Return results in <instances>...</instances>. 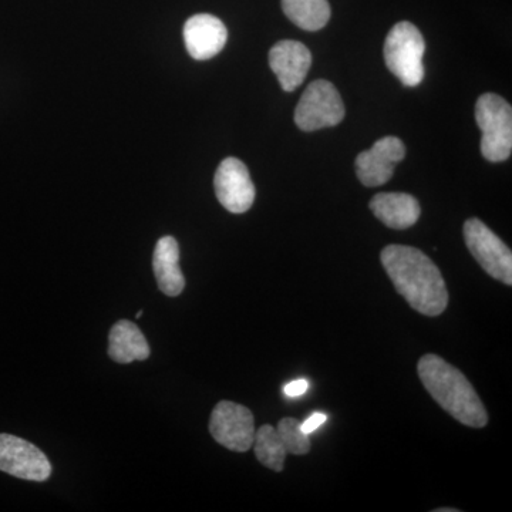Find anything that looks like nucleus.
Here are the masks:
<instances>
[{
  "mask_svg": "<svg viewBox=\"0 0 512 512\" xmlns=\"http://www.w3.org/2000/svg\"><path fill=\"white\" fill-rule=\"evenodd\" d=\"M380 261L396 291L414 311L426 316H440L448 305L446 282L440 269L420 249L389 245Z\"/></svg>",
  "mask_w": 512,
  "mask_h": 512,
  "instance_id": "1",
  "label": "nucleus"
},
{
  "mask_svg": "<svg viewBox=\"0 0 512 512\" xmlns=\"http://www.w3.org/2000/svg\"><path fill=\"white\" fill-rule=\"evenodd\" d=\"M417 373L427 392L450 416L473 429L487 426V410L460 370L440 356L426 355L419 360Z\"/></svg>",
  "mask_w": 512,
  "mask_h": 512,
  "instance_id": "2",
  "label": "nucleus"
},
{
  "mask_svg": "<svg viewBox=\"0 0 512 512\" xmlns=\"http://www.w3.org/2000/svg\"><path fill=\"white\" fill-rule=\"evenodd\" d=\"M424 52V37L410 22H400L393 26L384 42L387 67L407 87H416L423 82Z\"/></svg>",
  "mask_w": 512,
  "mask_h": 512,
  "instance_id": "3",
  "label": "nucleus"
},
{
  "mask_svg": "<svg viewBox=\"0 0 512 512\" xmlns=\"http://www.w3.org/2000/svg\"><path fill=\"white\" fill-rule=\"evenodd\" d=\"M476 121L480 127L481 154L490 163L508 160L512 151V109L494 93H485L476 104Z\"/></svg>",
  "mask_w": 512,
  "mask_h": 512,
  "instance_id": "4",
  "label": "nucleus"
},
{
  "mask_svg": "<svg viewBox=\"0 0 512 512\" xmlns=\"http://www.w3.org/2000/svg\"><path fill=\"white\" fill-rule=\"evenodd\" d=\"M345 104L336 87L316 80L306 87L295 110L296 126L303 131L338 126L345 119Z\"/></svg>",
  "mask_w": 512,
  "mask_h": 512,
  "instance_id": "5",
  "label": "nucleus"
},
{
  "mask_svg": "<svg viewBox=\"0 0 512 512\" xmlns=\"http://www.w3.org/2000/svg\"><path fill=\"white\" fill-rule=\"evenodd\" d=\"M464 239L468 251L491 278L512 285L511 249L483 221L470 218L464 224Z\"/></svg>",
  "mask_w": 512,
  "mask_h": 512,
  "instance_id": "6",
  "label": "nucleus"
},
{
  "mask_svg": "<svg viewBox=\"0 0 512 512\" xmlns=\"http://www.w3.org/2000/svg\"><path fill=\"white\" fill-rule=\"evenodd\" d=\"M210 433L228 450L247 453L254 446V414L248 407L224 400L215 406L211 414Z\"/></svg>",
  "mask_w": 512,
  "mask_h": 512,
  "instance_id": "7",
  "label": "nucleus"
},
{
  "mask_svg": "<svg viewBox=\"0 0 512 512\" xmlns=\"http://www.w3.org/2000/svg\"><path fill=\"white\" fill-rule=\"evenodd\" d=\"M0 471L42 483L52 476V464L46 454L29 441L12 434H0Z\"/></svg>",
  "mask_w": 512,
  "mask_h": 512,
  "instance_id": "8",
  "label": "nucleus"
},
{
  "mask_svg": "<svg viewBox=\"0 0 512 512\" xmlns=\"http://www.w3.org/2000/svg\"><path fill=\"white\" fill-rule=\"evenodd\" d=\"M214 187L218 201L232 214H244L254 205L255 185L247 165L238 158L222 161L215 173Z\"/></svg>",
  "mask_w": 512,
  "mask_h": 512,
  "instance_id": "9",
  "label": "nucleus"
},
{
  "mask_svg": "<svg viewBox=\"0 0 512 512\" xmlns=\"http://www.w3.org/2000/svg\"><path fill=\"white\" fill-rule=\"evenodd\" d=\"M406 157V147L397 137H383L356 158V173L365 187H379L393 177L394 168Z\"/></svg>",
  "mask_w": 512,
  "mask_h": 512,
  "instance_id": "10",
  "label": "nucleus"
},
{
  "mask_svg": "<svg viewBox=\"0 0 512 512\" xmlns=\"http://www.w3.org/2000/svg\"><path fill=\"white\" fill-rule=\"evenodd\" d=\"M269 66L285 92H295L308 76L312 55L308 47L296 40H281L269 52Z\"/></svg>",
  "mask_w": 512,
  "mask_h": 512,
  "instance_id": "11",
  "label": "nucleus"
},
{
  "mask_svg": "<svg viewBox=\"0 0 512 512\" xmlns=\"http://www.w3.org/2000/svg\"><path fill=\"white\" fill-rule=\"evenodd\" d=\"M228 30L222 20L208 13L188 19L184 25V42L188 53L195 60H210L224 49Z\"/></svg>",
  "mask_w": 512,
  "mask_h": 512,
  "instance_id": "12",
  "label": "nucleus"
},
{
  "mask_svg": "<svg viewBox=\"0 0 512 512\" xmlns=\"http://www.w3.org/2000/svg\"><path fill=\"white\" fill-rule=\"evenodd\" d=\"M369 207L377 220L392 229L413 227L421 212L419 201L404 192H380L372 198Z\"/></svg>",
  "mask_w": 512,
  "mask_h": 512,
  "instance_id": "13",
  "label": "nucleus"
},
{
  "mask_svg": "<svg viewBox=\"0 0 512 512\" xmlns=\"http://www.w3.org/2000/svg\"><path fill=\"white\" fill-rule=\"evenodd\" d=\"M154 274L158 288L167 296H178L185 288V278L180 268V247L177 239L164 237L157 242L153 256Z\"/></svg>",
  "mask_w": 512,
  "mask_h": 512,
  "instance_id": "14",
  "label": "nucleus"
},
{
  "mask_svg": "<svg viewBox=\"0 0 512 512\" xmlns=\"http://www.w3.org/2000/svg\"><path fill=\"white\" fill-rule=\"evenodd\" d=\"M150 346L146 336L137 325L128 320H119L110 330L109 356L114 362L126 365L134 360H147Z\"/></svg>",
  "mask_w": 512,
  "mask_h": 512,
  "instance_id": "15",
  "label": "nucleus"
},
{
  "mask_svg": "<svg viewBox=\"0 0 512 512\" xmlns=\"http://www.w3.org/2000/svg\"><path fill=\"white\" fill-rule=\"evenodd\" d=\"M282 9L286 18L308 32L325 28L330 19L328 0H282Z\"/></svg>",
  "mask_w": 512,
  "mask_h": 512,
  "instance_id": "16",
  "label": "nucleus"
},
{
  "mask_svg": "<svg viewBox=\"0 0 512 512\" xmlns=\"http://www.w3.org/2000/svg\"><path fill=\"white\" fill-rule=\"evenodd\" d=\"M255 456L261 461L262 466L281 473L284 470L286 450L284 443L279 439L275 427L264 424L255 433Z\"/></svg>",
  "mask_w": 512,
  "mask_h": 512,
  "instance_id": "17",
  "label": "nucleus"
},
{
  "mask_svg": "<svg viewBox=\"0 0 512 512\" xmlns=\"http://www.w3.org/2000/svg\"><path fill=\"white\" fill-rule=\"evenodd\" d=\"M276 433L284 443L286 453L293 454V456H305L311 451V439H309V434L302 430L301 421L285 417L279 421Z\"/></svg>",
  "mask_w": 512,
  "mask_h": 512,
  "instance_id": "18",
  "label": "nucleus"
},
{
  "mask_svg": "<svg viewBox=\"0 0 512 512\" xmlns=\"http://www.w3.org/2000/svg\"><path fill=\"white\" fill-rule=\"evenodd\" d=\"M326 419H328L326 414L313 413L308 420L301 423L302 430L305 431L306 434H311L313 431L318 430L319 427L325 423Z\"/></svg>",
  "mask_w": 512,
  "mask_h": 512,
  "instance_id": "19",
  "label": "nucleus"
},
{
  "mask_svg": "<svg viewBox=\"0 0 512 512\" xmlns=\"http://www.w3.org/2000/svg\"><path fill=\"white\" fill-rule=\"evenodd\" d=\"M309 389V383L306 380H295V382L286 384L285 394L289 397L302 396Z\"/></svg>",
  "mask_w": 512,
  "mask_h": 512,
  "instance_id": "20",
  "label": "nucleus"
},
{
  "mask_svg": "<svg viewBox=\"0 0 512 512\" xmlns=\"http://www.w3.org/2000/svg\"><path fill=\"white\" fill-rule=\"evenodd\" d=\"M437 512L446 511V512H453L458 510H451V508H446V510H443V508H440V510H436Z\"/></svg>",
  "mask_w": 512,
  "mask_h": 512,
  "instance_id": "21",
  "label": "nucleus"
},
{
  "mask_svg": "<svg viewBox=\"0 0 512 512\" xmlns=\"http://www.w3.org/2000/svg\"><path fill=\"white\" fill-rule=\"evenodd\" d=\"M141 316H143V311L138 312L137 315H136V318L140 319Z\"/></svg>",
  "mask_w": 512,
  "mask_h": 512,
  "instance_id": "22",
  "label": "nucleus"
}]
</instances>
